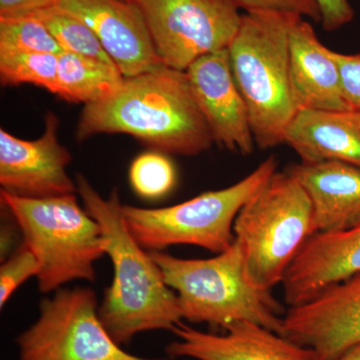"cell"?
Masks as SVG:
<instances>
[{
    "label": "cell",
    "mask_w": 360,
    "mask_h": 360,
    "mask_svg": "<svg viewBox=\"0 0 360 360\" xmlns=\"http://www.w3.org/2000/svg\"><path fill=\"white\" fill-rule=\"evenodd\" d=\"M58 54L35 52L0 53V80L6 86L32 84L58 91Z\"/></svg>",
    "instance_id": "44dd1931"
},
{
    "label": "cell",
    "mask_w": 360,
    "mask_h": 360,
    "mask_svg": "<svg viewBox=\"0 0 360 360\" xmlns=\"http://www.w3.org/2000/svg\"><path fill=\"white\" fill-rule=\"evenodd\" d=\"M283 144L303 162L340 161L360 167V111L298 110Z\"/></svg>",
    "instance_id": "ac0fdd59"
},
{
    "label": "cell",
    "mask_w": 360,
    "mask_h": 360,
    "mask_svg": "<svg viewBox=\"0 0 360 360\" xmlns=\"http://www.w3.org/2000/svg\"><path fill=\"white\" fill-rule=\"evenodd\" d=\"M295 15L271 11L245 13L227 49L255 144L262 149L283 143L285 130L298 111L290 70V28Z\"/></svg>",
    "instance_id": "3957f363"
},
{
    "label": "cell",
    "mask_w": 360,
    "mask_h": 360,
    "mask_svg": "<svg viewBox=\"0 0 360 360\" xmlns=\"http://www.w3.org/2000/svg\"><path fill=\"white\" fill-rule=\"evenodd\" d=\"M0 200L39 260L42 293L56 292L75 281H94V265L105 255L103 232L75 194L27 198L1 191Z\"/></svg>",
    "instance_id": "5b68a950"
},
{
    "label": "cell",
    "mask_w": 360,
    "mask_h": 360,
    "mask_svg": "<svg viewBox=\"0 0 360 360\" xmlns=\"http://www.w3.org/2000/svg\"><path fill=\"white\" fill-rule=\"evenodd\" d=\"M75 182L85 210L101 226L104 251L112 262V283L98 307L104 328L122 347L146 331H174L184 321L179 300L150 252L129 231L117 189L103 198L84 175Z\"/></svg>",
    "instance_id": "7a4b0ae2"
},
{
    "label": "cell",
    "mask_w": 360,
    "mask_h": 360,
    "mask_svg": "<svg viewBox=\"0 0 360 360\" xmlns=\"http://www.w3.org/2000/svg\"><path fill=\"white\" fill-rule=\"evenodd\" d=\"M311 202L315 231H345L360 221V167L340 161L291 165Z\"/></svg>",
    "instance_id": "e0dca14e"
},
{
    "label": "cell",
    "mask_w": 360,
    "mask_h": 360,
    "mask_svg": "<svg viewBox=\"0 0 360 360\" xmlns=\"http://www.w3.org/2000/svg\"><path fill=\"white\" fill-rule=\"evenodd\" d=\"M58 7L89 26L124 77L163 65L139 2L63 0Z\"/></svg>",
    "instance_id": "7c38bea8"
},
{
    "label": "cell",
    "mask_w": 360,
    "mask_h": 360,
    "mask_svg": "<svg viewBox=\"0 0 360 360\" xmlns=\"http://www.w3.org/2000/svg\"><path fill=\"white\" fill-rule=\"evenodd\" d=\"M239 7L245 13L258 11H279L293 13L309 18L321 22V16L319 6L314 0H236Z\"/></svg>",
    "instance_id": "d4e9b609"
},
{
    "label": "cell",
    "mask_w": 360,
    "mask_h": 360,
    "mask_svg": "<svg viewBox=\"0 0 360 360\" xmlns=\"http://www.w3.org/2000/svg\"><path fill=\"white\" fill-rule=\"evenodd\" d=\"M338 360H360V345L348 350L347 354H343L342 356Z\"/></svg>",
    "instance_id": "f1b7e54d"
},
{
    "label": "cell",
    "mask_w": 360,
    "mask_h": 360,
    "mask_svg": "<svg viewBox=\"0 0 360 360\" xmlns=\"http://www.w3.org/2000/svg\"><path fill=\"white\" fill-rule=\"evenodd\" d=\"M359 272L360 221L345 231L317 232L284 276V300L296 307Z\"/></svg>",
    "instance_id": "9a60e30c"
},
{
    "label": "cell",
    "mask_w": 360,
    "mask_h": 360,
    "mask_svg": "<svg viewBox=\"0 0 360 360\" xmlns=\"http://www.w3.org/2000/svg\"><path fill=\"white\" fill-rule=\"evenodd\" d=\"M321 11L322 27L331 32L349 25L354 18V9L349 0H314Z\"/></svg>",
    "instance_id": "4316f807"
},
{
    "label": "cell",
    "mask_w": 360,
    "mask_h": 360,
    "mask_svg": "<svg viewBox=\"0 0 360 360\" xmlns=\"http://www.w3.org/2000/svg\"><path fill=\"white\" fill-rule=\"evenodd\" d=\"M283 335L312 350L317 360L340 359L360 345V272L288 307Z\"/></svg>",
    "instance_id": "30bf717a"
},
{
    "label": "cell",
    "mask_w": 360,
    "mask_h": 360,
    "mask_svg": "<svg viewBox=\"0 0 360 360\" xmlns=\"http://www.w3.org/2000/svg\"><path fill=\"white\" fill-rule=\"evenodd\" d=\"M92 288H60L16 338L18 360H151L129 354L104 328Z\"/></svg>",
    "instance_id": "ba28073f"
},
{
    "label": "cell",
    "mask_w": 360,
    "mask_h": 360,
    "mask_svg": "<svg viewBox=\"0 0 360 360\" xmlns=\"http://www.w3.org/2000/svg\"><path fill=\"white\" fill-rule=\"evenodd\" d=\"M124 80L115 63L68 51L58 54L56 96L68 103H103L120 91Z\"/></svg>",
    "instance_id": "d6986e66"
},
{
    "label": "cell",
    "mask_w": 360,
    "mask_h": 360,
    "mask_svg": "<svg viewBox=\"0 0 360 360\" xmlns=\"http://www.w3.org/2000/svg\"><path fill=\"white\" fill-rule=\"evenodd\" d=\"M270 155L243 179L219 191H206L179 205L161 208L123 205L129 231L148 251L193 245L220 253L233 243L234 220L243 205L277 172Z\"/></svg>",
    "instance_id": "52a82bcc"
},
{
    "label": "cell",
    "mask_w": 360,
    "mask_h": 360,
    "mask_svg": "<svg viewBox=\"0 0 360 360\" xmlns=\"http://www.w3.org/2000/svg\"><path fill=\"white\" fill-rule=\"evenodd\" d=\"M213 335L184 321L175 326L177 340L165 347L170 359L195 360H317L314 352L252 321H236Z\"/></svg>",
    "instance_id": "5bb4252c"
},
{
    "label": "cell",
    "mask_w": 360,
    "mask_h": 360,
    "mask_svg": "<svg viewBox=\"0 0 360 360\" xmlns=\"http://www.w3.org/2000/svg\"><path fill=\"white\" fill-rule=\"evenodd\" d=\"M134 1H136L137 2V0H134Z\"/></svg>",
    "instance_id": "f546056e"
},
{
    "label": "cell",
    "mask_w": 360,
    "mask_h": 360,
    "mask_svg": "<svg viewBox=\"0 0 360 360\" xmlns=\"http://www.w3.org/2000/svg\"><path fill=\"white\" fill-rule=\"evenodd\" d=\"M58 116H45L44 134L34 141L18 139L0 129L1 191L20 198H47L77 193L68 167L70 150L58 141Z\"/></svg>",
    "instance_id": "8fae6325"
},
{
    "label": "cell",
    "mask_w": 360,
    "mask_h": 360,
    "mask_svg": "<svg viewBox=\"0 0 360 360\" xmlns=\"http://www.w3.org/2000/svg\"><path fill=\"white\" fill-rule=\"evenodd\" d=\"M63 51L53 35L37 18L30 16L0 18V53L59 54Z\"/></svg>",
    "instance_id": "603a6c76"
},
{
    "label": "cell",
    "mask_w": 360,
    "mask_h": 360,
    "mask_svg": "<svg viewBox=\"0 0 360 360\" xmlns=\"http://www.w3.org/2000/svg\"><path fill=\"white\" fill-rule=\"evenodd\" d=\"M39 271V260L30 246L21 243L13 252L2 260L0 266V307H4L9 298L28 279L37 277Z\"/></svg>",
    "instance_id": "cb8c5ba5"
},
{
    "label": "cell",
    "mask_w": 360,
    "mask_h": 360,
    "mask_svg": "<svg viewBox=\"0 0 360 360\" xmlns=\"http://www.w3.org/2000/svg\"><path fill=\"white\" fill-rule=\"evenodd\" d=\"M186 71L213 142L233 153L251 155L255 137L248 106L232 73L229 51L206 54Z\"/></svg>",
    "instance_id": "4fadbf2b"
},
{
    "label": "cell",
    "mask_w": 360,
    "mask_h": 360,
    "mask_svg": "<svg viewBox=\"0 0 360 360\" xmlns=\"http://www.w3.org/2000/svg\"><path fill=\"white\" fill-rule=\"evenodd\" d=\"M149 252L177 296L182 319L222 328L236 321H252L283 335L286 309L271 291L251 283L243 248L236 239L227 250L205 259Z\"/></svg>",
    "instance_id": "277c9868"
},
{
    "label": "cell",
    "mask_w": 360,
    "mask_h": 360,
    "mask_svg": "<svg viewBox=\"0 0 360 360\" xmlns=\"http://www.w3.org/2000/svg\"><path fill=\"white\" fill-rule=\"evenodd\" d=\"M26 16L37 18L40 22L44 23L63 51L82 54L101 59L106 63H115L89 26L77 16L63 11L60 7H51Z\"/></svg>",
    "instance_id": "ffe728a7"
},
{
    "label": "cell",
    "mask_w": 360,
    "mask_h": 360,
    "mask_svg": "<svg viewBox=\"0 0 360 360\" xmlns=\"http://www.w3.org/2000/svg\"><path fill=\"white\" fill-rule=\"evenodd\" d=\"M105 134L130 135L165 155H198L214 143L186 71L165 65L125 77L115 96L84 105L77 141Z\"/></svg>",
    "instance_id": "6da1fadb"
},
{
    "label": "cell",
    "mask_w": 360,
    "mask_h": 360,
    "mask_svg": "<svg viewBox=\"0 0 360 360\" xmlns=\"http://www.w3.org/2000/svg\"><path fill=\"white\" fill-rule=\"evenodd\" d=\"M63 0H0V18H21L58 6Z\"/></svg>",
    "instance_id": "83f0119b"
},
{
    "label": "cell",
    "mask_w": 360,
    "mask_h": 360,
    "mask_svg": "<svg viewBox=\"0 0 360 360\" xmlns=\"http://www.w3.org/2000/svg\"><path fill=\"white\" fill-rule=\"evenodd\" d=\"M291 86L297 110H350L335 51L321 44L314 27L295 15L290 28Z\"/></svg>",
    "instance_id": "2e32d148"
},
{
    "label": "cell",
    "mask_w": 360,
    "mask_h": 360,
    "mask_svg": "<svg viewBox=\"0 0 360 360\" xmlns=\"http://www.w3.org/2000/svg\"><path fill=\"white\" fill-rule=\"evenodd\" d=\"M335 58L340 68L345 101L352 110L360 111V53L335 51Z\"/></svg>",
    "instance_id": "484cf974"
},
{
    "label": "cell",
    "mask_w": 360,
    "mask_h": 360,
    "mask_svg": "<svg viewBox=\"0 0 360 360\" xmlns=\"http://www.w3.org/2000/svg\"><path fill=\"white\" fill-rule=\"evenodd\" d=\"M129 181L134 193L144 200H160L174 189L176 170L165 153L148 151L132 161Z\"/></svg>",
    "instance_id": "7402d4cb"
},
{
    "label": "cell",
    "mask_w": 360,
    "mask_h": 360,
    "mask_svg": "<svg viewBox=\"0 0 360 360\" xmlns=\"http://www.w3.org/2000/svg\"><path fill=\"white\" fill-rule=\"evenodd\" d=\"M233 233L251 283L271 291L316 233L309 195L292 175L277 170L241 208Z\"/></svg>",
    "instance_id": "8992f818"
},
{
    "label": "cell",
    "mask_w": 360,
    "mask_h": 360,
    "mask_svg": "<svg viewBox=\"0 0 360 360\" xmlns=\"http://www.w3.org/2000/svg\"><path fill=\"white\" fill-rule=\"evenodd\" d=\"M163 65L186 71L227 49L243 14L236 0H137Z\"/></svg>",
    "instance_id": "9c48e42d"
}]
</instances>
